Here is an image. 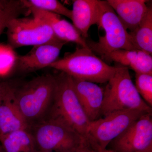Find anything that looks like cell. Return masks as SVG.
<instances>
[{"label": "cell", "instance_id": "1", "mask_svg": "<svg viewBox=\"0 0 152 152\" xmlns=\"http://www.w3.org/2000/svg\"><path fill=\"white\" fill-rule=\"evenodd\" d=\"M56 77L54 98L45 119L54 120L65 125L87 142L90 121L76 95L72 78L62 72Z\"/></svg>", "mask_w": 152, "mask_h": 152}, {"label": "cell", "instance_id": "2", "mask_svg": "<svg viewBox=\"0 0 152 152\" xmlns=\"http://www.w3.org/2000/svg\"><path fill=\"white\" fill-rule=\"evenodd\" d=\"M56 86V76L46 75L16 88L15 101L30 127L46 117L53 101Z\"/></svg>", "mask_w": 152, "mask_h": 152}, {"label": "cell", "instance_id": "3", "mask_svg": "<svg viewBox=\"0 0 152 152\" xmlns=\"http://www.w3.org/2000/svg\"><path fill=\"white\" fill-rule=\"evenodd\" d=\"M49 67L72 78L95 83H107L115 71V66L110 65L97 56L89 48L78 46L75 51L66 53Z\"/></svg>", "mask_w": 152, "mask_h": 152}, {"label": "cell", "instance_id": "4", "mask_svg": "<svg viewBox=\"0 0 152 152\" xmlns=\"http://www.w3.org/2000/svg\"><path fill=\"white\" fill-rule=\"evenodd\" d=\"M115 71L104 88L101 115L126 110L152 113V107L142 99L136 89L129 69L116 64Z\"/></svg>", "mask_w": 152, "mask_h": 152}, {"label": "cell", "instance_id": "5", "mask_svg": "<svg viewBox=\"0 0 152 152\" xmlns=\"http://www.w3.org/2000/svg\"><path fill=\"white\" fill-rule=\"evenodd\" d=\"M105 32L97 42L87 41L94 53L102 57L114 51L137 50L133 45L129 33L107 1L98 0L96 24Z\"/></svg>", "mask_w": 152, "mask_h": 152}, {"label": "cell", "instance_id": "6", "mask_svg": "<svg viewBox=\"0 0 152 152\" xmlns=\"http://www.w3.org/2000/svg\"><path fill=\"white\" fill-rule=\"evenodd\" d=\"M29 129L38 152H74L86 141L70 128L49 119L36 123Z\"/></svg>", "mask_w": 152, "mask_h": 152}, {"label": "cell", "instance_id": "7", "mask_svg": "<svg viewBox=\"0 0 152 152\" xmlns=\"http://www.w3.org/2000/svg\"><path fill=\"white\" fill-rule=\"evenodd\" d=\"M145 113H148L136 110L119 111L90 122L87 142L96 151L105 150L113 140Z\"/></svg>", "mask_w": 152, "mask_h": 152}, {"label": "cell", "instance_id": "8", "mask_svg": "<svg viewBox=\"0 0 152 152\" xmlns=\"http://www.w3.org/2000/svg\"><path fill=\"white\" fill-rule=\"evenodd\" d=\"M7 28L9 45L12 49L35 46L59 40L48 25L33 17L13 19Z\"/></svg>", "mask_w": 152, "mask_h": 152}, {"label": "cell", "instance_id": "9", "mask_svg": "<svg viewBox=\"0 0 152 152\" xmlns=\"http://www.w3.org/2000/svg\"><path fill=\"white\" fill-rule=\"evenodd\" d=\"M110 144L115 152H152V113L142 115Z\"/></svg>", "mask_w": 152, "mask_h": 152}, {"label": "cell", "instance_id": "10", "mask_svg": "<svg viewBox=\"0 0 152 152\" xmlns=\"http://www.w3.org/2000/svg\"><path fill=\"white\" fill-rule=\"evenodd\" d=\"M66 43L59 40L34 46L26 54L15 57L12 67L24 73L49 67L58 59L61 50Z\"/></svg>", "mask_w": 152, "mask_h": 152}, {"label": "cell", "instance_id": "11", "mask_svg": "<svg viewBox=\"0 0 152 152\" xmlns=\"http://www.w3.org/2000/svg\"><path fill=\"white\" fill-rule=\"evenodd\" d=\"M27 8L33 17L46 23L51 28L58 39L66 43L72 42L78 46L89 48L86 39L82 37L73 24L62 19L59 15L32 7Z\"/></svg>", "mask_w": 152, "mask_h": 152}, {"label": "cell", "instance_id": "12", "mask_svg": "<svg viewBox=\"0 0 152 152\" xmlns=\"http://www.w3.org/2000/svg\"><path fill=\"white\" fill-rule=\"evenodd\" d=\"M72 80L76 95L89 120L98 119L101 115L104 88L92 82L73 78Z\"/></svg>", "mask_w": 152, "mask_h": 152}, {"label": "cell", "instance_id": "13", "mask_svg": "<svg viewBox=\"0 0 152 152\" xmlns=\"http://www.w3.org/2000/svg\"><path fill=\"white\" fill-rule=\"evenodd\" d=\"M127 30L132 31L143 20L150 7L145 0H107Z\"/></svg>", "mask_w": 152, "mask_h": 152}, {"label": "cell", "instance_id": "14", "mask_svg": "<svg viewBox=\"0 0 152 152\" xmlns=\"http://www.w3.org/2000/svg\"><path fill=\"white\" fill-rule=\"evenodd\" d=\"M102 59L130 68L135 74H152V55L140 50H117L104 55Z\"/></svg>", "mask_w": 152, "mask_h": 152}, {"label": "cell", "instance_id": "15", "mask_svg": "<svg viewBox=\"0 0 152 152\" xmlns=\"http://www.w3.org/2000/svg\"><path fill=\"white\" fill-rule=\"evenodd\" d=\"M16 88L0 102V136L30 129L15 101Z\"/></svg>", "mask_w": 152, "mask_h": 152}, {"label": "cell", "instance_id": "16", "mask_svg": "<svg viewBox=\"0 0 152 152\" xmlns=\"http://www.w3.org/2000/svg\"><path fill=\"white\" fill-rule=\"evenodd\" d=\"M98 0H75L72 10L73 25L83 38L86 39L88 31L96 24Z\"/></svg>", "mask_w": 152, "mask_h": 152}, {"label": "cell", "instance_id": "17", "mask_svg": "<svg viewBox=\"0 0 152 152\" xmlns=\"http://www.w3.org/2000/svg\"><path fill=\"white\" fill-rule=\"evenodd\" d=\"M0 144L5 152H38L29 129L0 136Z\"/></svg>", "mask_w": 152, "mask_h": 152}, {"label": "cell", "instance_id": "18", "mask_svg": "<svg viewBox=\"0 0 152 152\" xmlns=\"http://www.w3.org/2000/svg\"><path fill=\"white\" fill-rule=\"evenodd\" d=\"M131 41L134 47L147 53L152 54V8L148 11L140 25L129 32Z\"/></svg>", "mask_w": 152, "mask_h": 152}, {"label": "cell", "instance_id": "19", "mask_svg": "<svg viewBox=\"0 0 152 152\" xmlns=\"http://www.w3.org/2000/svg\"><path fill=\"white\" fill-rule=\"evenodd\" d=\"M27 8L32 7L72 19V12L57 0H22Z\"/></svg>", "mask_w": 152, "mask_h": 152}, {"label": "cell", "instance_id": "20", "mask_svg": "<svg viewBox=\"0 0 152 152\" xmlns=\"http://www.w3.org/2000/svg\"><path fill=\"white\" fill-rule=\"evenodd\" d=\"M136 89L142 99L152 107V74H136Z\"/></svg>", "mask_w": 152, "mask_h": 152}, {"label": "cell", "instance_id": "21", "mask_svg": "<svg viewBox=\"0 0 152 152\" xmlns=\"http://www.w3.org/2000/svg\"><path fill=\"white\" fill-rule=\"evenodd\" d=\"M28 9L21 1L11 0L3 14L0 16V35L7 28L9 22L13 19L18 18L24 10Z\"/></svg>", "mask_w": 152, "mask_h": 152}, {"label": "cell", "instance_id": "22", "mask_svg": "<svg viewBox=\"0 0 152 152\" xmlns=\"http://www.w3.org/2000/svg\"><path fill=\"white\" fill-rule=\"evenodd\" d=\"M15 88L8 82H0V102Z\"/></svg>", "mask_w": 152, "mask_h": 152}, {"label": "cell", "instance_id": "23", "mask_svg": "<svg viewBox=\"0 0 152 152\" xmlns=\"http://www.w3.org/2000/svg\"><path fill=\"white\" fill-rule=\"evenodd\" d=\"M74 152H98L93 149L87 142H83Z\"/></svg>", "mask_w": 152, "mask_h": 152}, {"label": "cell", "instance_id": "24", "mask_svg": "<svg viewBox=\"0 0 152 152\" xmlns=\"http://www.w3.org/2000/svg\"><path fill=\"white\" fill-rule=\"evenodd\" d=\"M11 1H0V16L3 14Z\"/></svg>", "mask_w": 152, "mask_h": 152}, {"label": "cell", "instance_id": "25", "mask_svg": "<svg viewBox=\"0 0 152 152\" xmlns=\"http://www.w3.org/2000/svg\"><path fill=\"white\" fill-rule=\"evenodd\" d=\"M99 152H115L113 151L110 149H106L105 150H104L103 151H101Z\"/></svg>", "mask_w": 152, "mask_h": 152}, {"label": "cell", "instance_id": "26", "mask_svg": "<svg viewBox=\"0 0 152 152\" xmlns=\"http://www.w3.org/2000/svg\"><path fill=\"white\" fill-rule=\"evenodd\" d=\"M0 152H5L4 151V150L3 149L1 145V144H0Z\"/></svg>", "mask_w": 152, "mask_h": 152}, {"label": "cell", "instance_id": "27", "mask_svg": "<svg viewBox=\"0 0 152 152\" xmlns=\"http://www.w3.org/2000/svg\"></svg>", "mask_w": 152, "mask_h": 152}]
</instances>
